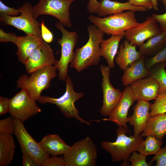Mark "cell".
Returning a JSON list of instances; mask_svg holds the SVG:
<instances>
[{
  "label": "cell",
  "mask_w": 166,
  "mask_h": 166,
  "mask_svg": "<svg viewBox=\"0 0 166 166\" xmlns=\"http://www.w3.org/2000/svg\"><path fill=\"white\" fill-rule=\"evenodd\" d=\"M128 131V128L124 126H119L116 130L117 138L115 141H103L101 143L102 148L111 154L112 161L114 162L122 161V166L129 165L127 160L130 155L144 140L140 136H127Z\"/></svg>",
  "instance_id": "cell-2"
},
{
  "label": "cell",
  "mask_w": 166,
  "mask_h": 166,
  "mask_svg": "<svg viewBox=\"0 0 166 166\" xmlns=\"http://www.w3.org/2000/svg\"><path fill=\"white\" fill-rule=\"evenodd\" d=\"M160 63H166V46L153 56L145 59V66L149 70L155 65Z\"/></svg>",
  "instance_id": "cell-30"
},
{
  "label": "cell",
  "mask_w": 166,
  "mask_h": 166,
  "mask_svg": "<svg viewBox=\"0 0 166 166\" xmlns=\"http://www.w3.org/2000/svg\"><path fill=\"white\" fill-rule=\"evenodd\" d=\"M162 4L164 6L165 9H166V0H160Z\"/></svg>",
  "instance_id": "cell-44"
},
{
  "label": "cell",
  "mask_w": 166,
  "mask_h": 166,
  "mask_svg": "<svg viewBox=\"0 0 166 166\" xmlns=\"http://www.w3.org/2000/svg\"><path fill=\"white\" fill-rule=\"evenodd\" d=\"M87 29L88 40L82 47L76 49L74 58L69 66L78 73L90 66L98 65L101 57L100 45L104 40V33L94 24L88 26Z\"/></svg>",
  "instance_id": "cell-1"
},
{
  "label": "cell",
  "mask_w": 166,
  "mask_h": 166,
  "mask_svg": "<svg viewBox=\"0 0 166 166\" xmlns=\"http://www.w3.org/2000/svg\"><path fill=\"white\" fill-rule=\"evenodd\" d=\"M145 59L142 56L124 70L121 81L124 86L129 85L136 80L149 76L150 70L147 69L145 66Z\"/></svg>",
  "instance_id": "cell-21"
},
{
  "label": "cell",
  "mask_w": 166,
  "mask_h": 166,
  "mask_svg": "<svg viewBox=\"0 0 166 166\" xmlns=\"http://www.w3.org/2000/svg\"><path fill=\"white\" fill-rule=\"evenodd\" d=\"M41 36L43 41L47 43L52 42L53 39V34L46 26L43 20L40 24Z\"/></svg>",
  "instance_id": "cell-35"
},
{
  "label": "cell",
  "mask_w": 166,
  "mask_h": 166,
  "mask_svg": "<svg viewBox=\"0 0 166 166\" xmlns=\"http://www.w3.org/2000/svg\"></svg>",
  "instance_id": "cell-45"
},
{
  "label": "cell",
  "mask_w": 166,
  "mask_h": 166,
  "mask_svg": "<svg viewBox=\"0 0 166 166\" xmlns=\"http://www.w3.org/2000/svg\"><path fill=\"white\" fill-rule=\"evenodd\" d=\"M66 90L61 97H52L47 96H41L38 101L40 104L49 103L56 105L66 117L75 118L81 123L90 125V122L82 118L79 115V112L76 108L74 103L84 96L83 93H77L74 89V85L71 79L68 76L65 81Z\"/></svg>",
  "instance_id": "cell-5"
},
{
  "label": "cell",
  "mask_w": 166,
  "mask_h": 166,
  "mask_svg": "<svg viewBox=\"0 0 166 166\" xmlns=\"http://www.w3.org/2000/svg\"><path fill=\"white\" fill-rule=\"evenodd\" d=\"M44 41L42 37L34 35L18 37L15 45L18 48L16 54L19 61L24 64L34 50Z\"/></svg>",
  "instance_id": "cell-18"
},
{
  "label": "cell",
  "mask_w": 166,
  "mask_h": 166,
  "mask_svg": "<svg viewBox=\"0 0 166 166\" xmlns=\"http://www.w3.org/2000/svg\"><path fill=\"white\" fill-rule=\"evenodd\" d=\"M152 16L159 24L161 31L162 32L166 31V12L162 14L154 13Z\"/></svg>",
  "instance_id": "cell-38"
},
{
  "label": "cell",
  "mask_w": 166,
  "mask_h": 166,
  "mask_svg": "<svg viewBox=\"0 0 166 166\" xmlns=\"http://www.w3.org/2000/svg\"><path fill=\"white\" fill-rule=\"evenodd\" d=\"M88 18L104 34L108 35L120 34L139 24L136 18L135 12L132 10H127L103 18L91 15Z\"/></svg>",
  "instance_id": "cell-4"
},
{
  "label": "cell",
  "mask_w": 166,
  "mask_h": 166,
  "mask_svg": "<svg viewBox=\"0 0 166 166\" xmlns=\"http://www.w3.org/2000/svg\"><path fill=\"white\" fill-rule=\"evenodd\" d=\"M132 5L144 7L148 10L153 9V5L152 0H128Z\"/></svg>",
  "instance_id": "cell-39"
},
{
  "label": "cell",
  "mask_w": 166,
  "mask_h": 166,
  "mask_svg": "<svg viewBox=\"0 0 166 166\" xmlns=\"http://www.w3.org/2000/svg\"><path fill=\"white\" fill-rule=\"evenodd\" d=\"M166 46V31L152 37L139 46V51L145 58L150 57Z\"/></svg>",
  "instance_id": "cell-26"
},
{
  "label": "cell",
  "mask_w": 166,
  "mask_h": 166,
  "mask_svg": "<svg viewBox=\"0 0 166 166\" xmlns=\"http://www.w3.org/2000/svg\"><path fill=\"white\" fill-rule=\"evenodd\" d=\"M136 47L127 39L120 45L115 61L121 70H124L133 62L142 56L141 53L137 51Z\"/></svg>",
  "instance_id": "cell-20"
},
{
  "label": "cell",
  "mask_w": 166,
  "mask_h": 166,
  "mask_svg": "<svg viewBox=\"0 0 166 166\" xmlns=\"http://www.w3.org/2000/svg\"><path fill=\"white\" fill-rule=\"evenodd\" d=\"M52 156L45 160L42 166H65V162L63 157Z\"/></svg>",
  "instance_id": "cell-34"
},
{
  "label": "cell",
  "mask_w": 166,
  "mask_h": 166,
  "mask_svg": "<svg viewBox=\"0 0 166 166\" xmlns=\"http://www.w3.org/2000/svg\"><path fill=\"white\" fill-rule=\"evenodd\" d=\"M165 113H166V90L158 94L150 108L151 116Z\"/></svg>",
  "instance_id": "cell-29"
},
{
  "label": "cell",
  "mask_w": 166,
  "mask_h": 166,
  "mask_svg": "<svg viewBox=\"0 0 166 166\" xmlns=\"http://www.w3.org/2000/svg\"><path fill=\"white\" fill-rule=\"evenodd\" d=\"M9 99L7 97H0V116L10 113Z\"/></svg>",
  "instance_id": "cell-40"
},
{
  "label": "cell",
  "mask_w": 166,
  "mask_h": 166,
  "mask_svg": "<svg viewBox=\"0 0 166 166\" xmlns=\"http://www.w3.org/2000/svg\"><path fill=\"white\" fill-rule=\"evenodd\" d=\"M156 161V166H166V146L161 148L153 157L150 163Z\"/></svg>",
  "instance_id": "cell-33"
},
{
  "label": "cell",
  "mask_w": 166,
  "mask_h": 166,
  "mask_svg": "<svg viewBox=\"0 0 166 166\" xmlns=\"http://www.w3.org/2000/svg\"><path fill=\"white\" fill-rule=\"evenodd\" d=\"M153 5V9L155 10H158V1L159 0H152Z\"/></svg>",
  "instance_id": "cell-43"
},
{
  "label": "cell",
  "mask_w": 166,
  "mask_h": 166,
  "mask_svg": "<svg viewBox=\"0 0 166 166\" xmlns=\"http://www.w3.org/2000/svg\"><path fill=\"white\" fill-rule=\"evenodd\" d=\"M76 0H39L33 6L32 15L36 19L40 15H47L54 17L63 26H72L69 9L72 3Z\"/></svg>",
  "instance_id": "cell-8"
},
{
  "label": "cell",
  "mask_w": 166,
  "mask_h": 166,
  "mask_svg": "<svg viewBox=\"0 0 166 166\" xmlns=\"http://www.w3.org/2000/svg\"><path fill=\"white\" fill-rule=\"evenodd\" d=\"M102 75L101 87L103 94L102 105L99 110L102 116H109L118 103L122 94L121 91L116 89L110 81L111 68L108 65L101 64L100 66Z\"/></svg>",
  "instance_id": "cell-12"
},
{
  "label": "cell",
  "mask_w": 166,
  "mask_h": 166,
  "mask_svg": "<svg viewBox=\"0 0 166 166\" xmlns=\"http://www.w3.org/2000/svg\"><path fill=\"white\" fill-rule=\"evenodd\" d=\"M55 26L61 32L62 36L59 39L57 43L61 46V55L56 65L59 71L58 79L65 81L68 76V71L69 64L74 57V49L78 40V35L75 31L67 30L60 22L55 23Z\"/></svg>",
  "instance_id": "cell-7"
},
{
  "label": "cell",
  "mask_w": 166,
  "mask_h": 166,
  "mask_svg": "<svg viewBox=\"0 0 166 166\" xmlns=\"http://www.w3.org/2000/svg\"><path fill=\"white\" fill-rule=\"evenodd\" d=\"M99 3L96 14L100 17L117 14L125 10L135 12H146L148 10L144 7L132 5L128 1L125 2H121L116 1L100 0Z\"/></svg>",
  "instance_id": "cell-19"
},
{
  "label": "cell",
  "mask_w": 166,
  "mask_h": 166,
  "mask_svg": "<svg viewBox=\"0 0 166 166\" xmlns=\"http://www.w3.org/2000/svg\"><path fill=\"white\" fill-rule=\"evenodd\" d=\"M36 101L27 92L21 89L10 99V113L11 116L22 122L41 111Z\"/></svg>",
  "instance_id": "cell-11"
},
{
  "label": "cell",
  "mask_w": 166,
  "mask_h": 166,
  "mask_svg": "<svg viewBox=\"0 0 166 166\" xmlns=\"http://www.w3.org/2000/svg\"><path fill=\"white\" fill-rule=\"evenodd\" d=\"M135 101H149L155 100L158 94L159 84L151 76L136 80L129 85Z\"/></svg>",
  "instance_id": "cell-16"
},
{
  "label": "cell",
  "mask_w": 166,
  "mask_h": 166,
  "mask_svg": "<svg viewBox=\"0 0 166 166\" xmlns=\"http://www.w3.org/2000/svg\"><path fill=\"white\" fill-rule=\"evenodd\" d=\"M63 157L65 166H95L97 164V146L87 136L71 146Z\"/></svg>",
  "instance_id": "cell-6"
},
{
  "label": "cell",
  "mask_w": 166,
  "mask_h": 166,
  "mask_svg": "<svg viewBox=\"0 0 166 166\" xmlns=\"http://www.w3.org/2000/svg\"><path fill=\"white\" fill-rule=\"evenodd\" d=\"M22 166H39L35 160L30 156L23 154Z\"/></svg>",
  "instance_id": "cell-41"
},
{
  "label": "cell",
  "mask_w": 166,
  "mask_h": 166,
  "mask_svg": "<svg viewBox=\"0 0 166 166\" xmlns=\"http://www.w3.org/2000/svg\"><path fill=\"white\" fill-rule=\"evenodd\" d=\"M124 36L125 32L112 35L109 38L104 40L100 44L101 56L105 59L108 65L111 69L114 68V59L118 51L119 44Z\"/></svg>",
  "instance_id": "cell-23"
},
{
  "label": "cell",
  "mask_w": 166,
  "mask_h": 166,
  "mask_svg": "<svg viewBox=\"0 0 166 166\" xmlns=\"http://www.w3.org/2000/svg\"><path fill=\"white\" fill-rule=\"evenodd\" d=\"M166 135V113L150 116L140 135L141 137L149 136L162 140Z\"/></svg>",
  "instance_id": "cell-22"
},
{
  "label": "cell",
  "mask_w": 166,
  "mask_h": 166,
  "mask_svg": "<svg viewBox=\"0 0 166 166\" xmlns=\"http://www.w3.org/2000/svg\"><path fill=\"white\" fill-rule=\"evenodd\" d=\"M15 149L12 135L0 132V166H7L12 163Z\"/></svg>",
  "instance_id": "cell-25"
},
{
  "label": "cell",
  "mask_w": 166,
  "mask_h": 166,
  "mask_svg": "<svg viewBox=\"0 0 166 166\" xmlns=\"http://www.w3.org/2000/svg\"><path fill=\"white\" fill-rule=\"evenodd\" d=\"M56 65L47 66L31 73L30 76L21 75L17 81V87L26 91L31 98L38 101L42 92L48 89L50 82L57 74Z\"/></svg>",
  "instance_id": "cell-3"
},
{
  "label": "cell",
  "mask_w": 166,
  "mask_h": 166,
  "mask_svg": "<svg viewBox=\"0 0 166 166\" xmlns=\"http://www.w3.org/2000/svg\"><path fill=\"white\" fill-rule=\"evenodd\" d=\"M20 12L18 9L8 6L0 1V14L9 16H16L19 15Z\"/></svg>",
  "instance_id": "cell-36"
},
{
  "label": "cell",
  "mask_w": 166,
  "mask_h": 166,
  "mask_svg": "<svg viewBox=\"0 0 166 166\" xmlns=\"http://www.w3.org/2000/svg\"></svg>",
  "instance_id": "cell-46"
},
{
  "label": "cell",
  "mask_w": 166,
  "mask_h": 166,
  "mask_svg": "<svg viewBox=\"0 0 166 166\" xmlns=\"http://www.w3.org/2000/svg\"><path fill=\"white\" fill-rule=\"evenodd\" d=\"M166 63H159L153 66L150 69L151 76L155 79L159 84L158 94L166 90Z\"/></svg>",
  "instance_id": "cell-28"
},
{
  "label": "cell",
  "mask_w": 166,
  "mask_h": 166,
  "mask_svg": "<svg viewBox=\"0 0 166 166\" xmlns=\"http://www.w3.org/2000/svg\"><path fill=\"white\" fill-rule=\"evenodd\" d=\"M15 130L13 118L11 116L0 120V132L14 134Z\"/></svg>",
  "instance_id": "cell-32"
},
{
  "label": "cell",
  "mask_w": 166,
  "mask_h": 166,
  "mask_svg": "<svg viewBox=\"0 0 166 166\" xmlns=\"http://www.w3.org/2000/svg\"><path fill=\"white\" fill-rule=\"evenodd\" d=\"M162 32L158 23L151 16L125 31L124 37L133 45L140 46L146 41Z\"/></svg>",
  "instance_id": "cell-13"
},
{
  "label": "cell",
  "mask_w": 166,
  "mask_h": 166,
  "mask_svg": "<svg viewBox=\"0 0 166 166\" xmlns=\"http://www.w3.org/2000/svg\"><path fill=\"white\" fill-rule=\"evenodd\" d=\"M15 127L14 134L22 154L32 157L39 166H42L45 160L50 157L48 153L27 131L23 122L13 118Z\"/></svg>",
  "instance_id": "cell-10"
},
{
  "label": "cell",
  "mask_w": 166,
  "mask_h": 166,
  "mask_svg": "<svg viewBox=\"0 0 166 166\" xmlns=\"http://www.w3.org/2000/svg\"><path fill=\"white\" fill-rule=\"evenodd\" d=\"M100 5L97 0H89L87 5V9L90 14L96 13Z\"/></svg>",
  "instance_id": "cell-42"
},
{
  "label": "cell",
  "mask_w": 166,
  "mask_h": 166,
  "mask_svg": "<svg viewBox=\"0 0 166 166\" xmlns=\"http://www.w3.org/2000/svg\"><path fill=\"white\" fill-rule=\"evenodd\" d=\"M146 157L134 151L132 153L128 160L131 162V166H150L151 164L146 162Z\"/></svg>",
  "instance_id": "cell-31"
},
{
  "label": "cell",
  "mask_w": 166,
  "mask_h": 166,
  "mask_svg": "<svg viewBox=\"0 0 166 166\" xmlns=\"http://www.w3.org/2000/svg\"><path fill=\"white\" fill-rule=\"evenodd\" d=\"M135 101L129 85L126 86L118 103L109 116L108 118L102 120L111 121L118 126H123L128 128L127 123L128 111Z\"/></svg>",
  "instance_id": "cell-15"
},
{
  "label": "cell",
  "mask_w": 166,
  "mask_h": 166,
  "mask_svg": "<svg viewBox=\"0 0 166 166\" xmlns=\"http://www.w3.org/2000/svg\"><path fill=\"white\" fill-rule=\"evenodd\" d=\"M133 108V113L128 117V122L134 128V135L140 136L151 116L150 108L151 104L148 101L138 100Z\"/></svg>",
  "instance_id": "cell-17"
},
{
  "label": "cell",
  "mask_w": 166,
  "mask_h": 166,
  "mask_svg": "<svg viewBox=\"0 0 166 166\" xmlns=\"http://www.w3.org/2000/svg\"><path fill=\"white\" fill-rule=\"evenodd\" d=\"M162 140L151 136H147L136 148L135 151L147 156L156 155L161 148Z\"/></svg>",
  "instance_id": "cell-27"
},
{
  "label": "cell",
  "mask_w": 166,
  "mask_h": 166,
  "mask_svg": "<svg viewBox=\"0 0 166 166\" xmlns=\"http://www.w3.org/2000/svg\"><path fill=\"white\" fill-rule=\"evenodd\" d=\"M39 143L48 153L52 156L63 155L71 147L56 134L46 135Z\"/></svg>",
  "instance_id": "cell-24"
},
{
  "label": "cell",
  "mask_w": 166,
  "mask_h": 166,
  "mask_svg": "<svg viewBox=\"0 0 166 166\" xmlns=\"http://www.w3.org/2000/svg\"><path fill=\"white\" fill-rule=\"evenodd\" d=\"M33 6L26 2L18 9L20 15L9 16L0 14L1 22L5 25L12 26L24 32L26 35L41 37L40 24L32 15Z\"/></svg>",
  "instance_id": "cell-9"
},
{
  "label": "cell",
  "mask_w": 166,
  "mask_h": 166,
  "mask_svg": "<svg viewBox=\"0 0 166 166\" xmlns=\"http://www.w3.org/2000/svg\"><path fill=\"white\" fill-rule=\"evenodd\" d=\"M57 61L50 45L44 41L33 52L24 65L26 71L31 74L42 68L56 65Z\"/></svg>",
  "instance_id": "cell-14"
},
{
  "label": "cell",
  "mask_w": 166,
  "mask_h": 166,
  "mask_svg": "<svg viewBox=\"0 0 166 166\" xmlns=\"http://www.w3.org/2000/svg\"><path fill=\"white\" fill-rule=\"evenodd\" d=\"M18 36L15 34L5 32L3 29H0V41L1 42H9L16 44Z\"/></svg>",
  "instance_id": "cell-37"
}]
</instances>
